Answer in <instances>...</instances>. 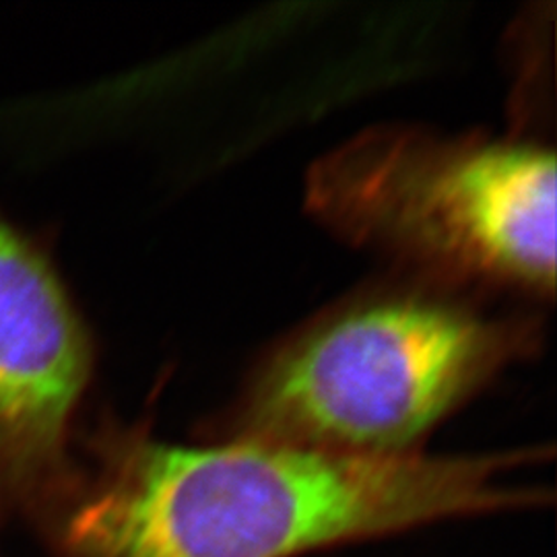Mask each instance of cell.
Returning <instances> with one entry per match:
<instances>
[{"mask_svg":"<svg viewBox=\"0 0 557 557\" xmlns=\"http://www.w3.org/2000/svg\"><path fill=\"white\" fill-rule=\"evenodd\" d=\"M522 347V329L450 301H374L312 329L262 368L244 405V438L405 455Z\"/></svg>","mask_w":557,"mask_h":557,"instance_id":"3","label":"cell"},{"mask_svg":"<svg viewBox=\"0 0 557 557\" xmlns=\"http://www.w3.org/2000/svg\"><path fill=\"white\" fill-rule=\"evenodd\" d=\"M94 363L50 252L0 211V518L44 533L73 490L75 419Z\"/></svg>","mask_w":557,"mask_h":557,"instance_id":"4","label":"cell"},{"mask_svg":"<svg viewBox=\"0 0 557 557\" xmlns=\"http://www.w3.org/2000/svg\"><path fill=\"white\" fill-rule=\"evenodd\" d=\"M308 202L345 238L444 275L554 289L552 151L363 133L312 168Z\"/></svg>","mask_w":557,"mask_h":557,"instance_id":"2","label":"cell"},{"mask_svg":"<svg viewBox=\"0 0 557 557\" xmlns=\"http://www.w3.org/2000/svg\"><path fill=\"white\" fill-rule=\"evenodd\" d=\"M520 460L370 457L242 438L184 448L108 434L44 531L62 557H294L539 502Z\"/></svg>","mask_w":557,"mask_h":557,"instance_id":"1","label":"cell"}]
</instances>
